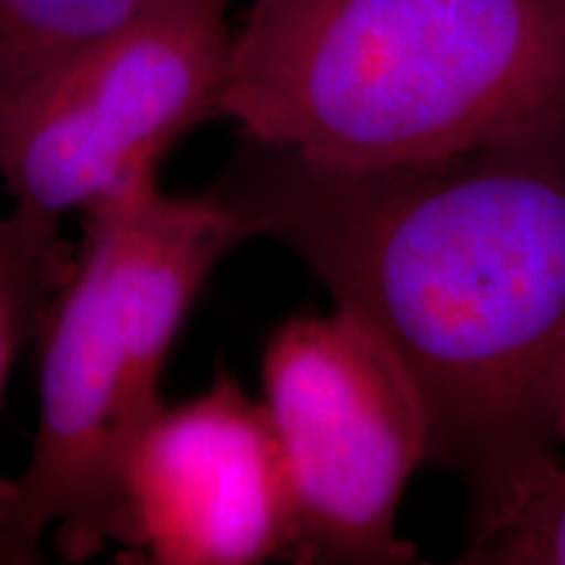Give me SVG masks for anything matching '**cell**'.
I'll use <instances>...</instances> for the list:
<instances>
[{"label": "cell", "instance_id": "cell-1", "mask_svg": "<svg viewBox=\"0 0 565 565\" xmlns=\"http://www.w3.org/2000/svg\"><path fill=\"white\" fill-rule=\"evenodd\" d=\"M207 194L383 338L466 492L561 448L565 124L377 171L244 137Z\"/></svg>", "mask_w": 565, "mask_h": 565}, {"label": "cell", "instance_id": "cell-2", "mask_svg": "<svg viewBox=\"0 0 565 565\" xmlns=\"http://www.w3.org/2000/svg\"><path fill=\"white\" fill-rule=\"evenodd\" d=\"M221 118L349 171L565 124V0H246Z\"/></svg>", "mask_w": 565, "mask_h": 565}, {"label": "cell", "instance_id": "cell-3", "mask_svg": "<svg viewBox=\"0 0 565 565\" xmlns=\"http://www.w3.org/2000/svg\"><path fill=\"white\" fill-rule=\"evenodd\" d=\"M249 233L215 196L147 175L84 210L79 263L40 330V416L17 477H0V565L68 563L118 536L124 482L166 408L162 372L204 282Z\"/></svg>", "mask_w": 565, "mask_h": 565}, {"label": "cell", "instance_id": "cell-4", "mask_svg": "<svg viewBox=\"0 0 565 565\" xmlns=\"http://www.w3.org/2000/svg\"><path fill=\"white\" fill-rule=\"evenodd\" d=\"M236 0H154L0 108L13 207L61 221L147 175L221 118Z\"/></svg>", "mask_w": 565, "mask_h": 565}, {"label": "cell", "instance_id": "cell-5", "mask_svg": "<svg viewBox=\"0 0 565 565\" xmlns=\"http://www.w3.org/2000/svg\"><path fill=\"white\" fill-rule=\"evenodd\" d=\"M263 406L294 498L291 563L406 565L401 500L433 429L398 356L343 309L280 324L263 353Z\"/></svg>", "mask_w": 565, "mask_h": 565}, {"label": "cell", "instance_id": "cell-6", "mask_svg": "<svg viewBox=\"0 0 565 565\" xmlns=\"http://www.w3.org/2000/svg\"><path fill=\"white\" fill-rule=\"evenodd\" d=\"M141 563L257 565L291 557L294 498L263 404L217 372L166 406L124 482L118 536Z\"/></svg>", "mask_w": 565, "mask_h": 565}, {"label": "cell", "instance_id": "cell-7", "mask_svg": "<svg viewBox=\"0 0 565 565\" xmlns=\"http://www.w3.org/2000/svg\"><path fill=\"white\" fill-rule=\"evenodd\" d=\"M458 563L565 565V461L540 454L466 492Z\"/></svg>", "mask_w": 565, "mask_h": 565}, {"label": "cell", "instance_id": "cell-8", "mask_svg": "<svg viewBox=\"0 0 565 565\" xmlns=\"http://www.w3.org/2000/svg\"><path fill=\"white\" fill-rule=\"evenodd\" d=\"M76 263L79 249L61 233V221L21 207L0 217V395Z\"/></svg>", "mask_w": 565, "mask_h": 565}, {"label": "cell", "instance_id": "cell-9", "mask_svg": "<svg viewBox=\"0 0 565 565\" xmlns=\"http://www.w3.org/2000/svg\"><path fill=\"white\" fill-rule=\"evenodd\" d=\"M154 0H0V108Z\"/></svg>", "mask_w": 565, "mask_h": 565}, {"label": "cell", "instance_id": "cell-10", "mask_svg": "<svg viewBox=\"0 0 565 565\" xmlns=\"http://www.w3.org/2000/svg\"><path fill=\"white\" fill-rule=\"evenodd\" d=\"M550 427L557 445L565 443V351L557 362L553 387H550Z\"/></svg>", "mask_w": 565, "mask_h": 565}]
</instances>
